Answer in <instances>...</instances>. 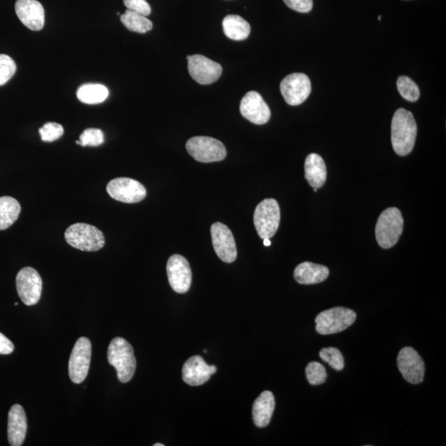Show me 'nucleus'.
Here are the masks:
<instances>
[{
    "label": "nucleus",
    "mask_w": 446,
    "mask_h": 446,
    "mask_svg": "<svg viewBox=\"0 0 446 446\" xmlns=\"http://www.w3.org/2000/svg\"><path fill=\"white\" fill-rule=\"evenodd\" d=\"M417 126L410 111L399 108L394 113L391 125V140L396 154L408 156L415 145Z\"/></svg>",
    "instance_id": "obj_1"
},
{
    "label": "nucleus",
    "mask_w": 446,
    "mask_h": 446,
    "mask_svg": "<svg viewBox=\"0 0 446 446\" xmlns=\"http://www.w3.org/2000/svg\"><path fill=\"white\" fill-rule=\"evenodd\" d=\"M108 361L115 368L121 383H127L133 379L136 361L133 347L125 339L115 338L111 341L108 349Z\"/></svg>",
    "instance_id": "obj_2"
},
{
    "label": "nucleus",
    "mask_w": 446,
    "mask_h": 446,
    "mask_svg": "<svg viewBox=\"0 0 446 446\" xmlns=\"http://www.w3.org/2000/svg\"><path fill=\"white\" fill-rule=\"evenodd\" d=\"M66 243L82 252H98L106 245L103 232L96 226L87 223H75L65 232Z\"/></svg>",
    "instance_id": "obj_3"
},
{
    "label": "nucleus",
    "mask_w": 446,
    "mask_h": 446,
    "mask_svg": "<svg viewBox=\"0 0 446 446\" xmlns=\"http://www.w3.org/2000/svg\"><path fill=\"white\" fill-rule=\"evenodd\" d=\"M403 217L397 208H387L381 213L375 226L377 243L384 249L397 244L403 231Z\"/></svg>",
    "instance_id": "obj_4"
},
{
    "label": "nucleus",
    "mask_w": 446,
    "mask_h": 446,
    "mask_svg": "<svg viewBox=\"0 0 446 446\" xmlns=\"http://www.w3.org/2000/svg\"><path fill=\"white\" fill-rule=\"evenodd\" d=\"M357 319V314L352 309L338 307L318 314L316 330L321 335H331L347 329Z\"/></svg>",
    "instance_id": "obj_5"
},
{
    "label": "nucleus",
    "mask_w": 446,
    "mask_h": 446,
    "mask_svg": "<svg viewBox=\"0 0 446 446\" xmlns=\"http://www.w3.org/2000/svg\"><path fill=\"white\" fill-rule=\"evenodd\" d=\"M280 208L274 199H266L258 204L254 213V224L259 238H271L279 229Z\"/></svg>",
    "instance_id": "obj_6"
},
{
    "label": "nucleus",
    "mask_w": 446,
    "mask_h": 446,
    "mask_svg": "<svg viewBox=\"0 0 446 446\" xmlns=\"http://www.w3.org/2000/svg\"><path fill=\"white\" fill-rule=\"evenodd\" d=\"M186 149L194 160L202 163L217 162L226 157L225 145L209 136H194L186 143Z\"/></svg>",
    "instance_id": "obj_7"
},
{
    "label": "nucleus",
    "mask_w": 446,
    "mask_h": 446,
    "mask_svg": "<svg viewBox=\"0 0 446 446\" xmlns=\"http://www.w3.org/2000/svg\"><path fill=\"white\" fill-rule=\"evenodd\" d=\"M16 287L21 301L27 306H33L39 302L43 291V280L39 273L34 268H22L17 273Z\"/></svg>",
    "instance_id": "obj_8"
},
{
    "label": "nucleus",
    "mask_w": 446,
    "mask_h": 446,
    "mask_svg": "<svg viewBox=\"0 0 446 446\" xmlns=\"http://www.w3.org/2000/svg\"><path fill=\"white\" fill-rule=\"evenodd\" d=\"M92 345L86 338L76 341L69 361V376L74 384L83 383L88 375Z\"/></svg>",
    "instance_id": "obj_9"
},
{
    "label": "nucleus",
    "mask_w": 446,
    "mask_h": 446,
    "mask_svg": "<svg viewBox=\"0 0 446 446\" xmlns=\"http://www.w3.org/2000/svg\"><path fill=\"white\" fill-rule=\"evenodd\" d=\"M280 91L287 103L291 106H300L311 94L310 79L303 73H294L282 80Z\"/></svg>",
    "instance_id": "obj_10"
},
{
    "label": "nucleus",
    "mask_w": 446,
    "mask_h": 446,
    "mask_svg": "<svg viewBox=\"0 0 446 446\" xmlns=\"http://www.w3.org/2000/svg\"><path fill=\"white\" fill-rule=\"evenodd\" d=\"M107 192L112 199L125 203H139L147 196V190L140 182L122 177L109 182Z\"/></svg>",
    "instance_id": "obj_11"
},
{
    "label": "nucleus",
    "mask_w": 446,
    "mask_h": 446,
    "mask_svg": "<svg viewBox=\"0 0 446 446\" xmlns=\"http://www.w3.org/2000/svg\"><path fill=\"white\" fill-rule=\"evenodd\" d=\"M188 69L191 77L200 85L215 83L220 78L222 67L220 64L202 55L188 56Z\"/></svg>",
    "instance_id": "obj_12"
},
{
    "label": "nucleus",
    "mask_w": 446,
    "mask_h": 446,
    "mask_svg": "<svg viewBox=\"0 0 446 446\" xmlns=\"http://www.w3.org/2000/svg\"><path fill=\"white\" fill-rule=\"evenodd\" d=\"M166 271L171 288L176 293L188 292L192 282V271L187 259L180 254H173L167 262Z\"/></svg>",
    "instance_id": "obj_13"
},
{
    "label": "nucleus",
    "mask_w": 446,
    "mask_h": 446,
    "mask_svg": "<svg viewBox=\"0 0 446 446\" xmlns=\"http://www.w3.org/2000/svg\"><path fill=\"white\" fill-rule=\"evenodd\" d=\"M398 367L404 379L410 384H421L424 380V361L417 350L412 347H404L400 350Z\"/></svg>",
    "instance_id": "obj_14"
},
{
    "label": "nucleus",
    "mask_w": 446,
    "mask_h": 446,
    "mask_svg": "<svg viewBox=\"0 0 446 446\" xmlns=\"http://www.w3.org/2000/svg\"><path fill=\"white\" fill-rule=\"evenodd\" d=\"M213 248L223 262L232 263L238 257L233 234L226 225L215 222L211 226Z\"/></svg>",
    "instance_id": "obj_15"
},
{
    "label": "nucleus",
    "mask_w": 446,
    "mask_h": 446,
    "mask_svg": "<svg viewBox=\"0 0 446 446\" xmlns=\"http://www.w3.org/2000/svg\"><path fill=\"white\" fill-rule=\"evenodd\" d=\"M240 111L241 115L254 124H266L271 120V109L257 91H250L241 99Z\"/></svg>",
    "instance_id": "obj_16"
},
{
    "label": "nucleus",
    "mask_w": 446,
    "mask_h": 446,
    "mask_svg": "<svg viewBox=\"0 0 446 446\" xmlns=\"http://www.w3.org/2000/svg\"><path fill=\"white\" fill-rule=\"evenodd\" d=\"M15 12L20 20L27 29L40 31L45 24V11L38 0H17Z\"/></svg>",
    "instance_id": "obj_17"
},
{
    "label": "nucleus",
    "mask_w": 446,
    "mask_h": 446,
    "mask_svg": "<svg viewBox=\"0 0 446 446\" xmlns=\"http://www.w3.org/2000/svg\"><path fill=\"white\" fill-rule=\"evenodd\" d=\"M216 372L215 366H208L201 357L194 356L185 362L182 375L186 384L199 386L206 384Z\"/></svg>",
    "instance_id": "obj_18"
},
{
    "label": "nucleus",
    "mask_w": 446,
    "mask_h": 446,
    "mask_svg": "<svg viewBox=\"0 0 446 446\" xmlns=\"http://www.w3.org/2000/svg\"><path fill=\"white\" fill-rule=\"evenodd\" d=\"M27 430V417L24 408L13 405L8 412V439L12 446H20L24 443Z\"/></svg>",
    "instance_id": "obj_19"
},
{
    "label": "nucleus",
    "mask_w": 446,
    "mask_h": 446,
    "mask_svg": "<svg viewBox=\"0 0 446 446\" xmlns=\"http://www.w3.org/2000/svg\"><path fill=\"white\" fill-rule=\"evenodd\" d=\"M329 275V268L312 262L301 263L294 270V279L301 285L319 284Z\"/></svg>",
    "instance_id": "obj_20"
},
{
    "label": "nucleus",
    "mask_w": 446,
    "mask_h": 446,
    "mask_svg": "<svg viewBox=\"0 0 446 446\" xmlns=\"http://www.w3.org/2000/svg\"><path fill=\"white\" fill-rule=\"evenodd\" d=\"M275 408L274 395L270 391H265L256 399L252 408V417L254 425L266 427L271 422Z\"/></svg>",
    "instance_id": "obj_21"
},
{
    "label": "nucleus",
    "mask_w": 446,
    "mask_h": 446,
    "mask_svg": "<svg viewBox=\"0 0 446 446\" xmlns=\"http://www.w3.org/2000/svg\"><path fill=\"white\" fill-rule=\"evenodd\" d=\"M305 178L314 189H319L324 185L326 180V167L319 154H308L304 165Z\"/></svg>",
    "instance_id": "obj_22"
},
{
    "label": "nucleus",
    "mask_w": 446,
    "mask_h": 446,
    "mask_svg": "<svg viewBox=\"0 0 446 446\" xmlns=\"http://www.w3.org/2000/svg\"><path fill=\"white\" fill-rule=\"evenodd\" d=\"M223 31L227 38L234 41L247 39L250 34L247 21L239 15H227L222 21Z\"/></svg>",
    "instance_id": "obj_23"
},
{
    "label": "nucleus",
    "mask_w": 446,
    "mask_h": 446,
    "mask_svg": "<svg viewBox=\"0 0 446 446\" xmlns=\"http://www.w3.org/2000/svg\"><path fill=\"white\" fill-rule=\"evenodd\" d=\"M21 213L17 200L10 196L0 197V230H6L15 223Z\"/></svg>",
    "instance_id": "obj_24"
},
{
    "label": "nucleus",
    "mask_w": 446,
    "mask_h": 446,
    "mask_svg": "<svg viewBox=\"0 0 446 446\" xmlns=\"http://www.w3.org/2000/svg\"><path fill=\"white\" fill-rule=\"evenodd\" d=\"M108 96V89L99 84H86L77 90V98L86 104L103 103Z\"/></svg>",
    "instance_id": "obj_25"
},
{
    "label": "nucleus",
    "mask_w": 446,
    "mask_h": 446,
    "mask_svg": "<svg viewBox=\"0 0 446 446\" xmlns=\"http://www.w3.org/2000/svg\"><path fill=\"white\" fill-rule=\"evenodd\" d=\"M120 20L127 29L135 31V33L145 34L152 29L153 24L151 20L138 13L129 10V9H127L124 15H121Z\"/></svg>",
    "instance_id": "obj_26"
},
{
    "label": "nucleus",
    "mask_w": 446,
    "mask_h": 446,
    "mask_svg": "<svg viewBox=\"0 0 446 446\" xmlns=\"http://www.w3.org/2000/svg\"><path fill=\"white\" fill-rule=\"evenodd\" d=\"M397 87L400 94L409 102H416L420 97L418 85L408 76H400L397 80Z\"/></svg>",
    "instance_id": "obj_27"
},
{
    "label": "nucleus",
    "mask_w": 446,
    "mask_h": 446,
    "mask_svg": "<svg viewBox=\"0 0 446 446\" xmlns=\"http://www.w3.org/2000/svg\"><path fill=\"white\" fill-rule=\"evenodd\" d=\"M320 358L336 371H343L345 367L344 357L338 349L323 348L319 353Z\"/></svg>",
    "instance_id": "obj_28"
},
{
    "label": "nucleus",
    "mask_w": 446,
    "mask_h": 446,
    "mask_svg": "<svg viewBox=\"0 0 446 446\" xmlns=\"http://www.w3.org/2000/svg\"><path fill=\"white\" fill-rule=\"evenodd\" d=\"M104 143L103 131L99 129H88L83 131L80 136V141L76 144L82 147H99Z\"/></svg>",
    "instance_id": "obj_29"
},
{
    "label": "nucleus",
    "mask_w": 446,
    "mask_h": 446,
    "mask_svg": "<svg viewBox=\"0 0 446 446\" xmlns=\"http://www.w3.org/2000/svg\"><path fill=\"white\" fill-rule=\"evenodd\" d=\"M307 379L312 385L324 384L326 380V371L324 366L318 362H310L306 368Z\"/></svg>",
    "instance_id": "obj_30"
},
{
    "label": "nucleus",
    "mask_w": 446,
    "mask_h": 446,
    "mask_svg": "<svg viewBox=\"0 0 446 446\" xmlns=\"http://www.w3.org/2000/svg\"><path fill=\"white\" fill-rule=\"evenodd\" d=\"M17 70L15 61L7 55L0 54V86L13 78Z\"/></svg>",
    "instance_id": "obj_31"
},
{
    "label": "nucleus",
    "mask_w": 446,
    "mask_h": 446,
    "mask_svg": "<svg viewBox=\"0 0 446 446\" xmlns=\"http://www.w3.org/2000/svg\"><path fill=\"white\" fill-rule=\"evenodd\" d=\"M41 138L45 143H52L61 138L64 134V129L57 122H48L39 129Z\"/></svg>",
    "instance_id": "obj_32"
},
{
    "label": "nucleus",
    "mask_w": 446,
    "mask_h": 446,
    "mask_svg": "<svg viewBox=\"0 0 446 446\" xmlns=\"http://www.w3.org/2000/svg\"><path fill=\"white\" fill-rule=\"evenodd\" d=\"M124 6L131 11L143 16L151 15L152 8L147 0H124Z\"/></svg>",
    "instance_id": "obj_33"
},
{
    "label": "nucleus",
    "mask_w": 446,
    "mask_h": 446,
    "mask_svg": "<svg viewBox=\"0 0 446 446\" xmlns=\"http://www.w3.org/2000/svg\"><path fill=\"white\" fill-rule=\"evenodd\" d=\"M286 6L294 11L308 13L313 6L312 0H284Z\"/></svg>",
    "instance_id": "obj_34"
},
{
    "label": "nucleus",
    "mask_w": 446,
    "mask_h": 446,
    "mask_svg": "<svg viewBox=\"0 0 446 446\" xmlns=\"http://www.w3.org/2000/svg\"><path fill=\"white\" fill-rule=\"evenodd\" d=\"M15 350L12 341L0 332V354H11Z\"/></svg>",
    "instance_id": "obj_35"
},
{
    "label": "nucleus",
    "mask_w": 446,
    "mask_h": 446,
    "mask_svg": "<svg viewBox=\"0 0 446 446\" xmlns=\"http://www.w3.org/2000/svg\"><path fill=\"white\" fill-rule=\"evenodd\" d=\"M264 240V245H266V247H270V245H271V241L270 239L268 238H265L263 239Z\"/></svg>",
    "instance_id": "obj_36"
},
{
    "label": "nucleus",
    "mask_w": 446,
    "mask_h": 446,
    "mask_svg": "<svg viewBox=\"0 0 446 446\" xmlns=\"http://www.w3.org/2000/svg\"><path fill=\"white\" fill-rule=\"evenodd\" d=\"M164 445H163V444H159V443H157V444H154V446H164Z\"/></svg>",
    "instance_id": "obj_37"
},
{
    "label": "nucleus",
    "mask_w": 446,
    "mask_h": 446,
    "mask_svg": "<svg viewBox=\"0 0 446 446\" xmlns=\"http://www.w3.org/2000/svg\"><path fill=\"white\" fill-rule=\"evenodd\" d=\"M377 20H379V21L381 20V16L380 15L379 17H377Z\"/></svg>",
    "instance_id": "obj_38"
},
{
    "label": "nucleus",
    "mask_w": 446,
    "mask_h": 446,
    "mask_svg": "<svg viewBox=\"0 0 446 446\" xmlns=\"http://www.w3.org/2000/svg\"><path fill=\"white\" fill-rule=\"evenodd\" d=\"M15 306H17L18 303H15Z\"/></svg>",
    "instance_id": "obj_39"
}]
</instances>
